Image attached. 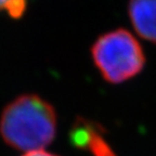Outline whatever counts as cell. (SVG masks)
Wrapping results in <instances>:
<instances>
[{"mask_svg": "<svg viewBox=\"0 0 156 156\" xmlns=\"http://www.w3.org/2000/svg\"><path fill=\"white\" fill-rule=\"evenodd\" d=\"M54 107L37 94L15 98L0 116V136L7 145L26 153L48 146L55 138Z\"/></svg>", "mask_w": 156, "mask_h": 156, "instance_id": "1", "label": "cell"}, {"mask_svg": "<svg viewBox=\"0 0 156 156\" xmlns=\"http://www.w3.org/2000/svg\"><path fill=\"white\" fill-rule=\"evenodd\" d=\"M23 156H58L55 154H52L50 152L44 151V150H39V151H33L24 154Z\"/></svg>", "mask_w": 156, "mask_h": 156, "instance_id": "6", "label": "cell"}, {"mask_svg": "<svg viewBox=\"0 0 156 156\" xmlns=\"http://www.w3.org/2000/svg\"><path fill=\"white\" fill-rule=\"evenodd\" d=\"M69 141L75 147L92 156H117L104 138V128L95 122L78 117L69 131Z\"/></svg>", "mask_w": 156, "mask_h": 156, "instance_id": "3", "label": "cell"}, {"mask_svg": "<svg viewBox=\"0 0 156 156\" xmlns=\"http://www.w3.org/2000/svg\"><path fill=\"white\" fill-rule=\"evenodd\" d=\"M0 11H5L12 19H20L26 11V0H0Z\"/></svg>", "mask_w": 156, "mask_h": 156, "instance_id": "5", "label": "cell"}, {"mask_svg": "<svg viewBox=\"0 0 156 156\" xmlns=\"http://www.w3.org/2000/svg\"><path fill=\"white\" fill-rule=\"evenodd\" d=\"M91 55L102 77L111 83L133 78L145 64L141 44L131 33L122 28L99 37L91 48Z\"/></svg>", "mask_w": 156, "mask_h": 156, "instance_id": "2", "label": "cell"}, {"mask_svg": "<svg viewBox=\"0 0 156 156\" xmlns=\"http://www.w3.org/2000/svg\"><path fill=\"white\" fill-rule=\"evenodd\" d=\"M128 12L136 34L156 44V0H130Z\"/></svg>", "mask_w": 156, "mask_h": 156, "instance_id": "4", "label": "cell"}]
</instances>
